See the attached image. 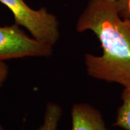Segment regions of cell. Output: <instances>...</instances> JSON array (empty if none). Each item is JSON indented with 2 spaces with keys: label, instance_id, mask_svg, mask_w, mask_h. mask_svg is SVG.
<instances>
[{
  "label": "cell",
  "instance_id": "277c9868",
  "mask_svg": "<svg viewBox=\"0 0 130 130\" xmlns=\"http://www.w3.org/2000/svg\"><path fill=\"white\" fill-rule=\"evenodd\" d=\"M71 118L72 130H108L101 113L88 103L74 104Z\"/></svg>",
  "mask_w": 130,
  "mask_h": 130
},
{
  "label": "cell",
  "instance_id": "8992f818",
  "mask_svg": "<svg viewBox=\"0 0 130 130\" xmlns=\"http://www.w3.org/2000/svg\"><path fill=\"white\" fill-rule=\"evenodd\" d=\"M62 115V109L59 104L48 103L46 106L43 122L36 130H56Z\"/></svg>",
  "mask_w": 130,
  "mask_h": 130
},
{
  "label": "cell",
  "instance_id": "3957f363",
  "mask_svg": "<svg viewBox=\"0 0 130 130\" xmlns=\"http://www.w3.org/2000/svg\"><path fill=\"white\" fill-rule=\"evenodd\" d=\"M53 46L29 37L14 23L0 27V61L25 57H48Z\"/></svg>",
  "mask_w": 130,
  "mask_h": 130
},
{
  "label": "cell",
  "instance_id": "5b68a950",
  "mask_svg": "<svg viewBox=\"0 0 130 130\" xmlns=\"http://www.w3.org/2000/svg\"><path fill=\"white\" fill-rule=\"evenodd\" d=\"M121 99L122 103L117 109L113 126L130 130V86L124 88Z\"/></svg>",
  "mask_w": 130,
  "mask_h": 130
},
{
  "label": "cell",
  "instance_id": "6da1fadb",
  "mask_svg": "<svg viewBox=\"0 0 130 130\" xmlns=\"http://www.w3.org/2000/svg\"><path fill=\"white\" fill-rule=\"evenodd\" d=\"M76 30L92 31L102 47L101 56L85 55L89 76L124 88L130 86V21L120 16L117 0H88Z\"/></svg>",
  "mask_w": 130,
  "mask_h": 130
},
{
  "label": "cell",
  "instance_id": "ba28073f",
  "mask_svg": "<svg viewBox=\"0 0 130 130\" xmlns=\"http://www.w3.org/2000/svg\"><path fill=\"white\" fill-rule=\"evenodd\" d=\"M9 74L8 66L5 64V61H0V87L3 85L7 79ZM0 130H5V129L0 125Z\"/></svg>",
  "mask_w": 130,
  "mask_h": 130
},
{
  "label": "cell",
  "instance_id": "7a4b0ae2",
  "mask_svg": "<svg viewBox=\"0 0 130 130\" xmlns=\"http://www.w3.org/2000/svg\"><path fill=\"white\" fill-rule=\"evenodd\" d=\"M14 15V22L23 27L39 42L54 46L60 37L59 23L54 14L46 8L36 10L24 0H0Z\"/></svg>",
  "mask_w": 130,
  "mask_h": 130
},
{
  "label": "cell",
  "instance_id": "52a82bcc",
  "mask_svg": "<svg viewBox=\"0 0 130 130\" xmlns=\"http://www.w3.org/2000/svg\"><path fill=\"white\" fill-rule=\"evenodd\" d=\"M117 7L121 18L130 21V0H117Z\"/></svg>",
  "mask_w": 130,
  "mask_h": 130
}]
</instances>
